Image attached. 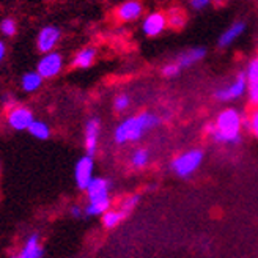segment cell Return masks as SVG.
Listing matches in <instances>:
<instances>
[{
  "mask_svg": "<svg viewBox=\"0 0 258 258\" xmlns=\"http://www.w3.org/2000/svg\"><path fill=\"white\" fill-rule=\"evenodd\" d=\"M246 32V22H235V24H231L230 27L219 36V40H217V46L219 47H228L233 44L238 38Z\"/></svg>",
  "mask_w": 258,
  "mask_h": 258,
  "instance_id": "cell-12",
  "label": "cell"
},
{
  "mask_svg": "<svg viewBox=\"0 0 258 258\" xmlns=\"http://www.w3.org/2000/svg\"><path fill=\"white\" fill-rule=\"evenodd\" d=\"M246 92H247V74L242 71L236 76V79L231 84H228L227 87L219 88L214 93V96L219 101H231V99L241 98Z\"/></svg>",
  "mask_w": 258,
  "mask_h": 258,
  "instance_id": "cell-4",
  "label": "cell"
},
{
  "mask_svg": "<svg viewBox=\"0 0 258 258\" xmlns=\"http://www.w3.org/2000/svg\"><path fill=\"white\" fill-rule=\"evenodd\" d=\"M167 24L170 25L172 29H183L184 24H186V18H184V13H181L179 10H173L170 11L169 18H167Z\"/></svg>",
  "mask_w": 258,
  "mask_h": 258,
  "instance_id": "cell-21",
  "label": "cell"
},
{
  "mask_svg": "<svg viewBox=\"0 0 258 258\" xmlns=\"http://www.w3.org/2000/svg\"><path fill=\"white\" fill-rule=\"evenodd\" d=\"M150 161V153L148 150L145 148H139L133 153V158H131V162L133 165L136 167V169H144V167L148 164Z\"/></svg>",
  "mask_w": 258,
  "mask_h": 258,
  "instance_id": "cell-20",
  "label": "cell"
},
{
  "mask_svg": "<svg viewBox=\"0 0 258 258\" xmlns=\"http://www.w3.org/2000/svg\"><path fill=\"white\" fill-rule=\"evenodd\" d=\"M165 27H167V18L159 11L150 13L144 19V24H142V30H144L147 36H158L165 30Z\"/></svg>",
  "mask_w": 258,
  "mask_h": 258,
  "instance_id": "cell-9",
  "label": "cell"
},
{
  "mask_svg": "<svg viewBox=\"0 0 258 258\" xmlns=\"http://www.w3.org/2000/svg\"><path fill=\"white\" fill-rule=\"evenodd\" d=\"M205 55H206V49L205 47H200V46L199 47H192V49L186 50V52H183L181 55H179L176 63L181 67V70L189 68V67H192V64H196L197 61L203 60Z\"/></svg>",
  "mask_w": 258,
  "mask_h": 258,
  "instance_id": "cell-15",
  "label": "cell"
},
{
  "mask_svg": "<svg viewBox=\"0 0 258 258\" xmlns=\"http://www.w3.org/2000/svg\"><path fill=\"white\" fill-rule=\"evenodd\" d=\"M60 40V30L54 25H46V27L41 29V32L38 33V40H36V46L40 49V52H52V49L55 47V44Z\"/></svg>",
  "mask_w": 258,
  "mask_h": 258,
  "instance_id": "cell-8",
  "label": "cell"
},
{
  "mask_svg": "<svg viewBox=\"0 0 258 258\" xmlns=\"http://www.w3.org/2000/svg\"><path fill=\"white\" fill-rule=\"evenodd\" d=\"M202 161H203L202 150H189L183 154H179V156H176L172 161L170 167L178 176L187 178L202 165Z\"/></svg>",
  "mask_w": 258,
  "mask_h": 258,
  "instance_id": "cell-3",
  "label": "cell"
},
{
  "mask_svg": "<svg viewBox=\"0 0 258 258\" xmlns=\"http://www.w3.org/2000/svg\"><path fill=\"white\" fill-rule=\"evenodd\" d=\"M33 113L27 107H13L8 113V124L16 129V131H24L29 129V126L33 123Z\"/></svg>",
  "mask_w": 258,
  "mask_h": 258,
  "instance_id": "cell-7",
  "label": "cell"
},
{
  "mask_svg": "<svg viewBox=\"0 0 258 258\" xmlns=\"http://www.w3.org/2000/svg\"><path fill=\"white\" fill-rule=\"evenodd\" d=\"M4 101H5V104H7V106H15V98L5 96V98H4Z\"/></svg>",
  "mask_w": 258,
  "mask_h": 258,
  "instance_id": "cell-30",
  "label": "cell"
},
{
  "mask_svg": "<svg viewBox=\"0 0 258 258\" xmlns=\"http://www.w3.org/2000/svg\"><path fill=\"white\" fill-rule=\"evenodd\" d=\"M161 123V118L158 115H154L151 112H142L136 117H129L124 121H121L117 129H115V142L117 144H127V142H137L142 139L147 131L156 127Z\"/></svg>",
  "mask_w": 258,
  "mask_h": 258,
  "instance_id": "cell-2",
  "label": "cell"
},
{
  "mask_svg": "<svg viewBox=\"0 0 258 258\" xmlns=\"http://www.w3.org/2000/svg\"><path fill=\"white\" fill-rule=\"evenodd\" d=\"M247 74V93L252 104H258V57L249 63Z\"/></svg>",
  "mask_w": 258,
  "mask_h": 258,
  "instance_id": "cell-13",
  "label": "cell"
},
{
  "mask_svg": "<svg viewBox=\"0 0 258 258\" xmlns=\"http://www.w3.org/2000/svg\"><path fill=\"white\" fill-rule=\"evenodd\" d=\"M93 169H95V162L93 156H82L77 161L74 167V178H76V184L79 189H87L88 184L92 183L93 179Z\"/></svg>",
  "mask_w": 258,
  "mask_h": 258,
  "instance_id": "cell-5",
  "label": "cell"
},
{
  "mask_svg": "<svg viewBox=\"0 0 258 258\" xmlns=\"http://www.w3.org/2000/svg\"><path fill=\"white\" fill-rule=\"evenodd\" d=\"M129 104H131V98H129L126 93H121L118 95L117 98L113 99V107L117 112H123L129 107Z\"/></svg>",
  "mask_w": 258,
  "mask_h": 258,
  "instance_id": "cell-24",
  "label": "cell"
},
{
  "mask_svg": "<svg viewBox=\"0 0 258 258\" xmlns=\"http://www.w3.org/2000/svg\"><path fill=\"white\" fill-rule=\"evenodd\" d=\"M41 255H43V250L40 247V242H38V235H32L25 241L22 252L15 258H41Z\"/></svg>",
  "mask_w": 258,
  "mask_h": 258,
  "instance_id": "cell-17",
  "label": "cell"
},
{
  "mask_svg": "<svg viewBox=\"0 0 258 258\" xmlns=\"http://www.w3.org/2000/svg\"><path fill=\"white\" fill-rule=\"evenodd\" d=\"M5 50H7L5 43H4V41H0V63H2V60H4V57H5Z\"/></svg>",
  "mask_w": 258,
  "mask_h": 258,
  "instance_id": "cell-29",
  "label": "cell"
},
{
  "mask_svg": "<svg viewBox=\"0 0 258 258\" xmlns=\"http://www.w3.org/2000/svg\"><path fill=\"white\" fill-rule=\"evenodd\" d=\"M249 129L252 131L253 136L258 137V110H255V112L252 113V117H250V120H249Z\"/></svg>",
  "mask_w": 258,
  "mask_h": 258,
  "instance_id": "cell-27",
  "label": "cell"
},
{
  "mask_svg": "<svg viewBox=\"0 0 258 258\" xmlns=\"http://www.w3.org/2000/svg\"><path fill=\"white\" fill-rule=\"evenodd\" d=\"M123 217H124V214L121 211H106L102 214V222H104V225L107 228H113L121 222Z\"/></svg>",
  "mask_w": 258,
  "mask_h": 258,
  "instance_id": "cell-22",
  "label": "cell"
},
{
  "mask_svg": "<svg viewBox=\"0 0 258 258\" xmlns=\"http://www.w3.org/2000/svg\"><path fill=\"white\" fill-rule=\"evenodd\" d=\"M63 67V58L58 52H47L44 57L38 61V73L41 74L43 79H50V77H55Z\"/></svg>",
  "mask_w": 258,
  "mask_h": 258,
  "instance_id": "cell-6",
  "label": "cell"
},
{
  "mask_svg": "<svg viewBox=\"0 0 258 258\" xmlns=\"http://www.w3.org/2000/svg\"><path fill=\"white\" fill-rule=\"evenodd\" d=\"M179 73H181V67L175 61V63H169V64H165V67L162 68V74L165 77H176Z\"/></svg>",
  "mask_w": 258,
  "mask_h": 258,
  "instance_id": "cell-26",
  "label": "cell"
},
{
  "mask_svg": "<svg viewBox=\"0 0 258 258\" xmlns=\"http://www.w3.org/2000/svg\"><path fill=\"white\" fill-rule=\"evenodd\" d=\"M139 203V196H133V197H129V199H126L124 202H123V205H121V213L124 214V216H127L129 213H131L134 208H136V205Z\"/></svg>",
  "mask_w": 258,
  "mask_h": 258,
  "instance_id": "cell-25",
  "label": "cell"
},
{
  "mask_svg": "<svg viewBox=\"0 0 258 258\" xmlns=\"http://www.w3.org/2000/svg\"><path fill=\"white\" fill-rule=\"evenodd\" d=\"M29 133H30L33 137H36L38 140H46V139H49V136H50V129H49V126H47L46 123H43V121H33V123L29 126Z\"/></svg>",
  "mask_w": 258,
  "mask_h": 258,
  "instance_id": "cell-19",
  "label": "cell"
},
{
  "mask_svg": "<svg viewBox=\"0 0 258 258\" xmlns=\"http://www.w3.org/2000/svg\"><path fill=\"white\" fill-rule=\"evenodd\" d=\"M43 84V77L40 73H27L22 76V81H21V85H22V90L24 92H35L41 87Z\"/></svg>",
  "mask_w": 258,
  "mask_h": 258,
  "instance_id": "cell-18",
  "label": "cell"
},
{
  "mask_svg": "<svg viewBox=\"0 0 258 258\" xmlns=\"http://www.w3.org/2000/svg\"><path fill=\"white\" fill-rule=\"evenodd\" d=\"M242 117L235 109H225L217 115L216 123L208 124L206 131L219 144H239Z\"/></svg>",
  "mask_w": 258,
  "mask_h": 258,
  "instance_id": "cell-1",
  "label": "cell"
},
{
  "mask_svg": "<svg viewBox=\"0 0 258 258\" xmlns=\"http://www.w3.org/2000/svg\"><path fill=\"white\" fill-rule=\"evenodd\" d=\"M73 216L81 217V208H77V206H74V208H73Z\"/></svg>",
  "mask_w": 258,
  "mask_h": 258,
  "instance_id": "cell-31",
  "label": "cell"
},
{
  "mask_svg": "<svg viewBox=\"0 0 258 258\" xmlns=\"http://www.w3.org/2000/svg\"><path fill=\"white\" fill-rule=\"evenodd\" d=\"M0 32H2L5 36H13L16 33V21L11 18H5L2 22H0Z\"/></svg>",
  "mask_w": 258,
  "mask_h": 258,
  "instance_id": "cell-23",
  "label": "cell"
},
{
  "mask_svg": "<svg viewBox=\"0 0 258 258\" xmlns=\"http://www.w3.org/2000/svg\"><path fill=\"white\" fill-rule=\"evenodd\" d=\"M109 187L110 183L104 178H93L92 183L85 189L88 192L90 202H106L109 200Z\"/></svg>",
  "mask_w": 258,
  "mask_h": 258,
  "instance_id": "cell-11",
  "label": "cell"
},
{
  "mask_svg": "<svg viewBox=\"0 0 258 258\" xmlns=\"http://www.w3.org/2000/svg\"><path fill=\"white\" fill-rule=\"evenodd\" d=\"M99 129H101V121L96 117L90 118L85 124V150H87L88 156H93V154L96 153Z\"/></svg>",
  "mask_w": 258,
  "mask_h": 258,
  "instance_id": "cell-10",
  "label": "cell"
},
{
  "mask_svg": "<svg viewBox=\"0 0 258 258\" xmlns=\"http://www.w3.org/2000/svg\"><path fill=\"white\" fill-rule=\"evenodd\" d=\"M210 4H211V0H190V7L197 11L205 10L206 7H210Z\"/></svg>",
  "mask_w": 258,
  "mask_h": 258,
  "instance_id": "cell-28",
  "label": "cell"
},
{
  "mask_svg": "<svg viewBox=\"0 0 258 258\" xmlns=\"http://www.w3.org/2000/svg\"><path fill=\"white\" fill-rule=\"evenodd\" d=\"M142 11H144V8H142L140 2H137V0H127V2L118 7L117 16L121 21H136L142 15Z\"/></svg>",
  "mask_w": 258,
  "mask_h": 258,
  "instance_id": "cell-14",
  "label": "cell"
},
{
  "mask_svg": "<svg viewBox=\"0 0 258 258\" xmlns=\"http://www.w3.org/2000/svg\"><path fill=\"white\" fill-rule=\"evenodd\" d=\"M95 57H96V50L93 47H84L73 58V67L74 68H88V67H92L93 61H95Z\"/></svg>",
  "mask_w": 258,
  "mask_h": 258,
  "instance_id": "cell-16",
  "label": "cell"
}]
</instances>
